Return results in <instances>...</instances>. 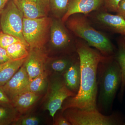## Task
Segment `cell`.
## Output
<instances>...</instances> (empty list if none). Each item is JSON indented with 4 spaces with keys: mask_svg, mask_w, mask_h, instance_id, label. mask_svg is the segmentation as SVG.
<instances>
[{
    "mask_svg": "<svg viewBox=\"0 0 125 125\" xmlns=\"http://www.w3.org/2000/svg\"><path fill=\"white\" fill-rule=\"evenodd\" d=\"M28 45L22 42L14 43L6 49L10 60H19L26 58L29 54Z\"/></svg>",
    "mask_w": 125,
    "mask_h": 125,
    "instance_id": "d6986e66",
    "label": "cell"
},
{
    "mask_svg": "<svg viewBox=\"0 0 125 125\" xmlns=\"http://www.w3.org/2000/svg\"><path fill=\"white\" fill-rule=\"evenodd\" d=\"M40 121L37 117L33 115H27L19 117L12 125H37Z\"/></svg>",
    "mask_w": 125,
    "mask_h": 125,
    "instance_id": "cb8c5ba5",
    "label": "cell"
},
{
    "mask_svg": "<svg viewBox=\"0 0 125 125\" xmlns=\"http://www.w3.org/2000/svg\"><path fill=\"white\" fill-rule=\"evenodd\" d=\"M124 125H125V123H124Z\"/></svg>",
    "mask_w": 125,
    "mask_h": 125,
    "instance_id": "836d02e7",
    "label": "cell"
},
{
    "mask_svg": "<svg viewBox=\"0 0 125 125\" xmlns=\"http://www.w3.org/2000/svg\"><path fill=\"white\" fill-rule=\"evenodd\" d=\"M3 0L5 1H6V2H7V1H8V0Z\"/></svg>",
    "mask_w": 125,
    "mask_h": 125,
    "instance_id": "1f68e13d",
    "label": "cell"
},
{
    "mask_svg": "<svg viewBox=\"0 0 125 125\" xmlns=\"http://www.w3.org/2000/svg\"><path fill=\"white\" fill-rule=\"evenodd\" d=\"M49 72L46 70L30 81L25 91L40 94L46 88Z\"/></svg>",
    "mask_w": 125,
    "mask_h": 125,
    "instance_id": "44dd1931",
    "label": "cell"
},
{
    "mask_svg": "<svg viewBox=\"0 0 125 125\" xmlns=\"http://www.w3.org/2000/svg\"><path fill=\"white\" fill-rule=\"evenodd\" d=\"M1 14L0 24L2 32L16 37L28 45L23 35V15L13 0L9 2Z\"/></svg>",
    "mask_w": 125,
    "mask_h": 125,
    "instance_id": "52a82bcc",
    "label": "cell"
},
{
    "mask_svg": "<svg viewBox=\"0 0 125 125\" xmlns=\"http://www.w3.org/2000/svg\"><path fill=\"white\" fill-rule=\"evenodd\" d=\"M62 75L67 87L76 95L79 89L80 83V67L79 58Z\"/></svg>",
    "mask_w": 125,
    "mask_h": 125,
    "instance_id": "9a60e30c",
    "label": "cell"
},
{
    "mask_svg": "<svg viewBox=\"0 0 125 125\" xmlns=\"http://www.w3.org/2000/svg\"><path fill=\"white\" fill-rule=\"evenodd\" d=\"M76 52L79 58L81 78L78 93L66 99L62 104V112L70 108H97V72L99 62L106 57L90 46L84 40L76 39Z\"/></svg>",
    "mask_w": 125,
    "mask_h": 125,
    "instance_id": "6da1fadb",
    "label": "cell"
},
{
    "mask_svg": "<svg viewBox=\"0 0 125 125\" xmlns=\"http://www.w3.org/2000/svg\"><path fill=\"white\" fill-rule=\"evenodd\" d=\"M48 58L44 47L30 48L29 54L23 64L30 81L46 70Z\"/></svg>",
    "mask_w": 125,
    "mask_h": 125,
    "instance_id": "30bf717a",
    "label": "cell"
},
{
    "mask_svg": "<svg viewBox=\"0 0 125 125\" xmlns=\"http://www.w3.org/2000/svg\"><path fill=\"white\" fill-rule=\"evenodd\" d=\"M6 2V1L3 0H0V13H1L2 10L4 8Z\"/></svg>",
    "mask_w": 125,
    "mask_h": 125,
    "instance_id": "f546056e",
    "label": "cell"
},
{
    "mask_svg": "<svg viewBox=\"0 0 125 125\" xmlns=\"http://www.w3.org/2000/svg\"><path fill=\"white\" fill-rule=\"evenodd\" d=\"M116 14L125 20V0H122L120 2Z\"/></svg>",
    "mask_w": 125,
    "mask_h": 125,
    "instance_id": "f1b7e54d",
    "label": "cell"
},
{
    "mask_svg": "<svg viewBox=\"0 0 125 125\" xmlns=\"http://www.w3.org/2000/svg\"><path fill=\"white\" fill-rule=\"evenodd\" d=\"M114 55L106 57L99 62L97 72V108L106 115L111 111L121 84V72Z\"/></svg>",
    "mask_w": 125,
    "mask_h": 125,
    "instance_id": "7a4b0ae2",
    "label": "cell"
},
{
    "mask_svg": "<svg viewBox=\"0 0 125 125\" xmlns=\"http://www.w3.org/2000/svg\"><path fill=\"white\" fill-rule=\"evenodd\" d=\"M20 42L22 41L16 37L1 31L0 32V47L4 49H6L11 44Z\"/></svg>",
    "mask_w": 125,
    "mask_h": 125,
    "instance_id": "603a6c76",
    "label": "cell"
},
{
    "mask_svg": "<svg viewBox=\"0 0 125 125\" xmlns=\"http://www.w3.org/2000/svg\"><path fill=\"white\" fill-rule=\"evenodd\" d=\"M25 59L10 60L0 64V87L5 85L11 79L22 66Z\"/></svg>",
    "mask_w": 125,
    "mask_h": 125,
    "instance_id": "e0dca14e",
    "label": "cell"
},
{
    "mask_svg": "<svg viewBox=\"0 0 125 125\" xmlns=\"http://www.w3.org/2000/svg\"><path fill=\"white\" fill-rule=\"evenodd\" d=\"M52 20L47 16L23 18V35L30 48L44 47L48 40Z\"/></svg>",
    "mask_w": 125,
    "mask_h": 125,
    "instance_id": "5b68a950",
    "label": "cell"
},
{
    "mask_svg": "<svg viewBox=\"0 0 125 125\" xmlns=\"http://www.w3.org/2000/svg\"><path fill=\"white\" fill-rule=\"evenodd\" d=\"M77 52L71 56H64L52 59L50 64L52 72L55 75H62L70 66L79 58Z\"/></svg>",
    "mask_w": 125,
    "mask_h": 125,
    "instance_id": "ac0fdd59",
    "label": "cell"
},
{
    "mask_svg": "<svg viewBox=\"0 0 125 125\" xmlns=\"http://www.w3.org/2000/svg\"><path fill=\"white\" fill-rule=\"evenodd\" d=\"M15 4L24 18L46 17L50 11L49 0H18Z\"/></svg>",
    "mask_w": 125,
    "mask_h": 125,
    "instance_id": "8fae6325",
    "label": "cell"
},
{
    "mask_svg": "<svg viewBox=\"0 0 125 125\" xmlns=\"http://www.w3.org/2000/svg\"><path fill=\"white\" fill-rule=\"evenodd\" d=\"M41 97L40 94L25 91L12 99L11 104L19 114H23L31 109Z\"/></svg>",
    "mask_w": 125,
    "mask_h": 125,
    "instance_id": "5bb4252c",
    "label": "cell"
},
{
    "mask_svg": "<svg viewBox=\"0 0 125 125\" xmlns=\"http://www.w3.org/2000/svg\"><path fill=\"white\" fill-rule=\"evenodd\" d=\"M55 114L53 118V125H71L63 115L61 110L60 112Z\"/></svg>",
    "mask_w": 125,
    "mask_h": 125,
    "instance_id": "484cf974",
    "label": "cell"
},
{
    "mask_svg": "<svg viewBox=\"0 0 125 125\" xmlns=\"http://www.w3.org/2000/svg\"><path fill=\"white\" fill-rule=\"evenodd\" d=\"M19 114L12 104H0V125L12 124L19 117Z\"/></svg>",
    "mask_w": 125,
    "mask_h": 125,
    "instance_id": "ffe728a7",
    "label": "cell"
},
{
    "mask_svg": "<svg viewBox=\"0 0 125 125\" xmlns=\"http://www.w3.org/2000/svg\"><path fill=\"white\" fill-rule=\"evenodd\" d=\"M50 10L56 18L61 19L67 11L69 0H49Z\"/></svg>",
    "mask_w": 125,
    "mask_h": 125,
    "instance_id": "7402d4cb",
    "label": "cell"
},
{
    "mask_svg": "<svg viewBox=\"0 0 125 125\" xmlns=\"http://www.w3.org/2000/svg\"><path fill=\"white\" fill-rule=\"evenodd\" d=\"M56 75L49 84L44 105L53 119L57 112L62 109L64 101L75 95L66 86L62 75Z\"/></svg>",
    "mask_w": 125,
    "mask_h": 125,
    "instance_id": "8992f818",
    "label": "cell"
},
{
    "mask_svg": "<svg viewBox=\"0 0 125 125\" xmlns=\"http://www.w3.org/2000/svg\"><path fill=\"white\" fill-rule=\"evenodd\" d=\"M0 104L4 105L12 104L11 100L1 87H0Z\"/></svg>",
    "mask_w": 125,
    "mask_h": 125,
    "instance_id": "4316f807",
    "label": "cell"
},
{
    "mask_svg": "<svg viewBox=\"0 0 125 125\" xmlns=\"http://www.w3.org/2000/svg\"><path fill=\"white\" fill-rule=\"evenodd\" d=\"M62 113L71 125H124L125 121L119 113L104 115L97 108H70Z\"/></svg>",
    "mask_w": 125,
    "mask_h": 125,
    "instance_id": "277c9868",
    "label": "cell"
},
{
    "mask_svg": "<svg viewBox=\"0 0 125 125\" xmlns=\"http://www.w3.org/2000/svg\"><path fill=\"white\" fill-rule=\"evenodd\" d=\"M0 29H1V27H0Z\"/></svg>",
    "mask_w": 125,
    "mask_h": 125,
    "instance_id": "d6a6232c",
    "label": "cell"
},
{
    "mask_svg": "<svg viewBox=\"0 0 125 125\" xmlns=\"http://www.w3.org/2000/svg\"><path fill=\"white\" fill-rule=\"evenodd\" d=\"M104 0H69L67 11L62 18L65 22L70 16L75 14L87 15L101 9Z\"/></svg>",
    "mask_w": 125,
    "mask_h": 125,
    "instance_id": "4fadbf2b",
    "label": "cell"
},
{
    "mask_svg": "<svg viewBox=\"0 0 125 125\" xmlns=\"http://www.w3.org/2000/svg\"><path fill=\"white\" fill-rule=\"evenodd\" d=\"M122 0H104L105 9L108 12L116 13Z\"/></svg>",
    "mask_w": 125,
    "mask_h": 125,
    "instance_id": "d4e9b609",
    "label": "cell"
},
{
    "mask_svg": "<svg viewBox=\"0 0 125 125\" xmlns=\"http://www.w3.org/2000/svg\"><path fill=\"white\" fill-rule=\"evenodd\" d=\"M61 19L52 20L50 29V42L54 51L73 54L76 52V40H73Z\"/></svg>",
    "mask_w": 125,
    "mask_h": 125,
    "instance_id": "ba28073f",
    "label": "cell"
},
{
    "mask_svg": "<svg viewBox=\"0 0 125 125\" xmlns=\"http://www.w3.org/2000/svg\"><path fill=\"white\" fill-rule=\"evenodd\" d=\"M14 2H15V3H16V2H17V0H13Z\"/></svg>",
    "mask_w": 125,
    "mask_h": 125,
    "instance_id": "4dcf8cb0",
    "label": "cell"
},
{
    "mask_svg": "<svg viewBox=\"0 0 125 125\" xmlns=\"http://www.w3.org/2000/svg\"><path fill=\"white\" fill-rule=\"evenodd\" d=\"M90 14V19L98 27L125 37V20L122 17L111 14L105 10H100Z\"/></svg>",
    "mask_w": 125,
    "mask_h": 125,
    "instance_id": "9c48e42d",
    "label": "cell"
},
{
    "mask_svg": "<svg viewBox=\"0 0 125 125\" xmlns=\"http://www.w3.org/2000/svg\"><path fill=\"white\" fill-rule=\"evenodd\" d=\"M10 60L7 55L6 49L0 47V64Z\"/></svg>",
    "mask_w": 125,
    "mask_h": 125,
    "instance_id": "83f0119b",
    "label": "cell"
},
{
    "mask_svg": "<svg viewBox=\"0 0 125 125\" xmlns=\"http://www.w3.org/2000/svg\"><path fill=\"white\" fill-rule=\"evenodd\" d=\"M65 22L67 28L77 38L84 40L104 56L108 57L115 55L116 48L108 36L96 29L87 15L74 14Z\"/></svg>",
    "mask_w": 125,
    "mask_h": 125,
    "instance_id": "3957f363",
    "label": "cell"
},
{
    "mask_svg": "<svg viewBox=\"0 0 125 125\" xmlns=\"http://www.w3.org/2000/svg\"><path fill=\"white\" fill-rule=\"evenodd\" d=\"M29 82V76L23 64L11 79L1 87L11 100L19 94L24 92Z\"/></svg>",
    "mask_w": 125,
    "mask_h": 125,
    "instance_id": "7c38bea8",
    "label": "cell"
},
{
    "mask_svg": "<svg viewBox=\"0 0 125 125\" xmlns=\"http://www.w3.org/2000/svg\"><path fill=\"white\" fill-rule=\"evenodd\" d=\"M117 49L115 54V59L118 62L122 74V83L118 98L122 101L125 91V37L121 36L117 40Z\"/></svg>",
    "mask_w": 125,
    "mask_h": 125,
    "instance_id": "2e32d148",
    "label": "cell"
}]
</instances>
